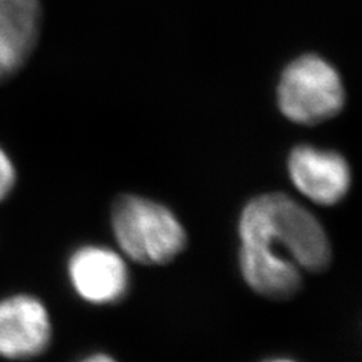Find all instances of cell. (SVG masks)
<instances>
[{"label": "cell", "instance_id": "obj_5", "mask_svg": "<svg viewBox=\"0 0 362 362\" xmlns=\"http://www.w3.org/2000/svg\"><path fill=\"white\" fill-rule=\"evenodd\" d=\"M53 341L50 310L35 294L0 298V358L23 362L44 355Z\"/></svg>", "mask_w": 362, "mask_h": 362}, {"label": "cell", "instance_id": "obj_6", "mask_svg": "<svg viewBox=\"0 0 362 362\" xmlns=\"http://www.w3.org/2000/svg\"><path fill=\"white\" fill-rule=\"evenodd\" d=\"M288 175L299 194L323 207L341 202L352 187V169L346 158L311 145H299L290 153Z\"/></svg>", "mask_w": 362, "mask_h": 362}, {"label": "cell", "instance_id": "obj_3", "mask_svg": "<svg viewBox=\"0 0 362 362\" xmlns=\"http://www.w3.org/2000/svg\"><path fill=\"white\" fill-rule=\"evenodd\" d=\"M344 98L338 71L317 54H303L290 62L278 85L281 112L298 124H317L335 117Z\"/></svg>", "mask_w": 362, "mask_h": 362}, {"label": "cell", "instance_id": "obj_2", "mask_svg": "<svg viewBox=\"0 0 362 362\" xmlns=\"http://www.w3.org/2000/svg\"><path fill=\"white\" fill-rule=\"evenodd\" d=\"M119 252L144 266H165L183 254L187 231L165 204L139 195H121L110 210Z\"/></svg>", "mask_w": 362, "mask_h": 362}, {"label": "cell", "instance_id": "obj_9", "mask_svg": "<svg viewBox=\"0 0 362 362\" xmlns=\"http://www.w3.org/2000/svg\"><path fill=\"white\" fill-rule=\"evenodd\" d=\"M17 185V168L13 157L0 145V202L8 199Z\"/></svg>", "mask_w": 362, "mask_h": 362}, {"label": "cell", "instance_id": "obj_4", "mask_svg": "<svg viewBox=\"0 0 362 362\" xmlns=\"http://www.w3.org/2000/svg\"><path fill=\"white\" fill-rule=\"evenodd\" d=\"M65 270L76 296L95 307L119 303L130 291L127 258L105 245L76 247L68 255Z\"/></svg>", "mask_w": 362, "mask_h": 362}, {"label": "cell", "instance_id": "obj_1", "mask_svg": "<svg viewBox=\"0 0 362 362\" xmlns=\"http://www.w3.org/2000/svg\"><path fill=\"white\" fill-rule=\"evenodd\" d=\"M237 234L239 246L290 262L308 274H320L332 262V245L323 223L282 192L262 194L246 202Z\"/></svg>", "mask_w": 362, "mask_h": 362}, {"label": "cell", "instance_id": "obj_8", "mask_svg": "<svg viewBox=\"0 0 362 362\" xmlns=\"http://www.w3.org/2000/svg\"><path fill=\"white\" fill-rule=\"evenodd\" d=\"M239 269L245 284L258 296L288 300L302 288L303 272L290 262L239 246Z\"/></svg>", "mask_w": 362, "mask_h": 362}, {"label": "cell", "instance_id": "obj_11", "mask_svg": "<svg viewBox=\"0 0 362 362\" xmlns=\"http://www.w3.org/2000/svg\"><path fill=\"white\" fill-rule=\"evenodd\" d=\"M263 362H298V361L291 359V358H286V356H275V358L264 359Z\"/></svg>", "mask_w": 362, "mask_h": 362}, {"label": "cell", "instance_id": "obj_7", "mask_svg": "<svg viewBox=\"0 0 362 362\" xmlns=\"http://www.w3.org/2000/svg\"><path fill=\"white\" fill-rule=\"evenodd\" d=\"M40 28V0H0V82L17 74L28 62Z\"/></svg>", "mask_w": 362, "mask_h": 362}, {"label": "cell", "instance_id": "obj_10", "mask_svg": "<svg viewBox=\"0 0 362 362\" xmlns=\"http://www.w3.org/2000/svg\"><path fill=\"white\" fill-rule=\"evenodd\" d=\"M77 362H118L115 358L109 354L105 352H94L83 356L82 359H78Z\"/></svg>", "mask_w": 362, "mask_h": 362}]
</instances>
